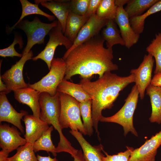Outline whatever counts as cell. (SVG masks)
<instances>
[{
	"label": "cell",
	"instance_id": "1",
	"mask_svg": "<svg viewBox=\"0 0 161 161\" xmlns=\"http://www.w3.org/2000/svg\"><path fill=\"white\" fill-rule=\"evenodd\" d=\"M104 41L98 34L64 54L62 58L66 64L64 79L70 80L77 75L81 78L91 79L94 75L100 78L106 72L117 70L118 66L112 61V48H105Z\"/></svg>",
	"mask_w": 161,
	"mask_h": 161
},
{
	"label": "cell",
	"instance_id": "2",
	"mask_svg": "<svg viewBox=\"0 0 161 161\" xmlns=\"http://www.w3.org/2000/svg\"><path fill=\"white\" fill-rule=\"evenodd\" d=\"M135 82L134 75L122 77L111 72H105L102 77L92 81L90 79L82 78L79 84L92 98V114L93 127L100 138L98 129L102 112L110 109L120 95V92L130 84Z\"/></svg>",
	"mask_w": 161,
	"mask_h": 161
},
{
	"label": "cell",
	"instance_id": "3",
	"mask_svg": "<svg viewBox=\"0 0 161 161\" xmlns=\"http://www.w3.org/2000/svg\"><path fill=\"white\" fill-rule=\"evenodd\" d=\"M39 102L40 119L49 125H51L59 133L60 138L56 147L57 153L64 152L73 156L78 150L72 146L71 143L64 136L60 125L61 105L59 92H57L53 96L46 92H41Z\"/></svg>",
	"mask_w": 161,
	"mask_h": 161
},
{
	"label": "cell",
	"instance_id": "4",
	"mask_svg": "<svg viewBox=\"0 0 161 161\" xmlns=\"http://www.w3.org/2000/svg\"><path fill=\"white\" fill-rule=\"evenodd\" d=\"M139 94L137 86L132 87L130 93L125 100V103L121 109L112 116H103L100 121L117 123L123 127L124 135L126 136L129 132L136 137L138 134L134 127L133 117L138 100Z\"/></svg>",
	"mask_w": 161,
	"mask_h": 161
},
{
	"label": "cell",
	"instance_id": "5",
	"mask_svg": "<svg viewBox=\"0 0 161 161\" xmlns=\"http://www.w3.org/2000/svg\"><path fill=\"white\" fill-rule=\"evenodd\" d=\"M60 101L59 123L62 130L69 128L87 134L81 118L80 103L66 94L59 92Z\"/></svg>",
	"mask_w": 161,
	"mask_h": 161
},
{
	"label": "cell",
	"instance_id": "6",
	"mask_svg": "<svg viewBox=\"0 0 161 161\" xmlns=\"http://www.w3.org/2000/svg\"><path fill=\"white\" fill-rule=\"evenodd\" d=\"M58 21L54 20L50 23H44L37 17L32 21L22 20L15 27L23 30L25 33L27 42L22 54L28 53L34 45L44 44L45 38L52 28L57 25Z\"/></svg>",
	"mask_w": 161,
	"mask_h": 161
},
{
	"label": "cell",
	"instance_id": "7",
	"mask_svg": "<svg viewBox=\"0 0 161 161\" xmlns=\"http://www.w3.org/2000/svg\"><path fill=\"white\" fill-rule=\"evenodd\" d=\"M66 70V64L62 58H54L48 73L38 82L29 84L28 86L41 93L46 92L51 96L57 92L58 86L64 79Z\"/></svg>",
	"mask_w": 161,
	"mask_h": 161
},
{
	"label": "cell",
	"instance_id": "8",
	"mask_svg": "<svg viewBox=\"0 0 161 161\" xmlns=\"http://www.w3.org/2000/svg\"><path fill=\"white\" fill-rule=\"evenodd\" d=\"M48 35L49 40L44 49L37 56L32 57V59L33 61L38 59L43 60L47 64L49 70L57 47L59 45H64L67 50L72 46L73 43L64 36L58 21L57 25L51 29Z\"/></svg>",
	"mask_w": 161,
	"mask_h": 161
},
{
	"label": "cell",
	"instance_id": "9",
	"mask_svg": "<svg viewBox=\"0 0 161 161\" xmlns=\"http://www.w3.org/2000/svg\"><path fill=\"white\" fill-rule=\"evenodd\" d=\"M22 55V57L18 61L1 75L2 80L7 88L11 91H14L29 86V84L24 81L23 71L26 62L32 59L33 53L31 50L28 53Z\"/></svg>",
	"mask_w": 161,
	"mask_h": 161
},
{
	"label": "cell",
	"instance_id": "10",
	"mask_svg": "<svg viewBox=\"0 0 161 161\" xmlns=\"http://www.w3.org/2000/svg\"><path fill=\"white\" fill-rule=\"evenodd\" d=\"M154 61V59L151 55H145L139 67L130 71L131 74L134 76V82L141 100L144 98L146 89L150 84Z\"/></svg>",
	"mask_w": 161,
	"mask_h": 161
},
{
	"label": "cell",
	"instance_id": "11",
	"mask_svg": "<svg viewBox=\"0 0 161 161\" xmlns=\"http://www.w3.org/2000/svg\"><path fill=\"white\" fill-rule=\"evenodd\" d=\"M16 126L10 127L6 123H0V147L2 150L7 154L17 149L19 147L27 143L25 138L21 136Z\"/></svg>",
	"mask_w": 161,
	"mask_h": 161
},
{
	"label": "cell",
	"instance_id": "12",
	"mask_svg": "<svg viewBox=\"0 0 161 161\" xmlns=\"http://www.w3.org/2000/svg\"><path fill=\"white\" fill-rule=\"evenodd\" d=\"M108 20L100 18L96 14L90 17L81 28L71 48L64 54H67L78 46L99 34Z\"/></svg>",
	"mask_w": 161,
	"mask_h": 161
},
{
	"label": "cell",
	"instance_id": "13",
	"mask_svg": "<svg viewBox=\"0 0 161 161\" xmlns=\"http://www.w3.org/2000/svg\"><path fill=\"white\" fill-rule=\"evenodd\" d=\"M161 145V130L147 140L141 146L131 152L129 161H155Z\"/></svg>",
	"mask_w": 161,
	"mask_h": 161
},
{
	"label": "cell",
	"instance_id": "14",
	"mask_svg": "<svg viewBox=\"0 0 161 161\" xmlns=\"http://www.w3.org/2000/svg\"><path fill=\"white\" fill-rule=\"evenodd\" d=\"M28 114L27 111L22 110L17 112L9 102L6 95L3 92L0 93V123L6 122L13 124L24 134V128L21 124V120L23 117Z\"/></svg>",
	"mask_w": 161,
	"mask_h": 161
},
{
	"label": "cell",
	"instance_id": "15",
	"mask_svg": "<svg viewBox=\"0 0 161 161\" xmlns=\"http://www.w3.org/2000/svg\"><path fill=\"white\" fill-rule=\"evenodd\" d=\"M114 21L119 27L125 46L129 49L130 48L138 42L140 35L136 33L132 29L129 18L123 6L117 7Z\"/></svg>",
	"mask_w": 161,
	"mask_h": 161
},
{
	"label": "cell",
	"instance_id": "16",
	"mask_svg": "<svg viewBox=\"0 0 161 161\" xmlns=\"http://www.w3.org/2000/svg\"><path fill=\"white\" fill-rule=\"evenodd\" d=\"M13 92L15 99L19 103L28 106L32 110L33 115L40 119L39 99L41 92L29 86Z\"/></svg>",
	"mask_w": 161,
	"mask_h": 161
},
{
	"label": "cell",
	"instance_id": "17",
	"mask_svg": "<svg viewBox=\"0 0 161 161\" xmlns=\"http://www.w3.org/2000/svg\"><path fill=\"white\" fill-rule=\"evenodd\" d=\"M70 0H36L35 4H40L49 10L56 17L64 33L67 19L70 11Z\"/></svg>",
	"mask_w": 161,
	"mask_h": 161
},
{
	"label": "cell",
	"instance_id": "18",
	"mask_svg": "<svg viewBox=\"0 0 161 161\" xmlns=\"http://www.w3.org/2000/svg\"><path fill=\"white\" fill-rule=\"evenodd\" d=\"M23 120L25 126L24 138L27 143L33 145L49 127L47 124L33 115L25 116Z\"/></svg>",
	"mask_w": 161,
	"mask_h": 161
},
{
	"label": "cell",
	"instance_id": "19",
	"mask_svg": "<svg viewBox=\"0 0 161 161\" xmlns=\"http://www.w3.org/2000/svg\"><path fill=\"white\" fill-rule=\"evenodd\" d=\"M69 132L80 145L85 161H102V157L104 155L101 152L103 150V146L102 144L92 146L78 131L71 130Z\"/></svg>",
	"mask_w": 161,
	"mask_h": 161
},
{
	"label": "cell",
	"instance_id": "20",
	"mask_svg": "<svg viewBox=\"0 0 161 161\" xmlns=\"http://www.w3.org/2000/svg\"><path fill=\"white\" fill-rule=\"evenodd\" d=\"M150 97L152 111L149 120L151 123L161 124V87L150 84L146 89Z\"/></svg>",
	"mask_w": 161,
	"mask_h": 161
},
{
	"label": "cell",
	"instance_id": "21",
	"mask_svg": "<svg viewBox=\"0 0 161 161\" xmlns=\"http://www.w3.org/2000/svg\"><path fill=\"white\" fill-rule=\"evenodd\" d=\"M89 18L86 15H78L70 11L66 20L64 36L73 43L80 30Z\"/></svg>",
	"mask_w": 161,
	"mask_h": 161
},
{
	"label": "cell",
	"instance_id": "22",
	"mask_svg": "<svg viewBox=\"0 0 161 161\" xmlns=\"http://www.w3.org/2000/svg\"><path fill=\"white\" fill-rule=\"evenodd\" d=\"M114 20H108L101 31V36L105 41L107 48H112L116 44L125 46V43Z\"/></svg>",
	"mask_w": 161,
	"mask_h": 161
},
{
	"label": "cell",
	"instance_id": "23",
	"mask_svg": "<svg viewBox=\"0 0 161 161\" xmlns=\"http://www.w3.org/2000/svg\"><path fill=\"white\" fill-rule=\"evenodd\" d=\"M57 91L72 97L79 103L92 99L91 97L79 84L69 82L64 79L58 85Z\"/></svg>",
	"mask_w": 161,
	"mask_h": 161
},
{
	"label": "cell",
	"instance_id": "24",
	"mask_svg": "<svg viewBox=\"0 0 161 161\" xmlns=\"http://www.w3.org/2000/svg\"><path fill=\"white\" fill-rule=\"evenodd\" d=\"M161 10V0H158L145 13L140 16L129 18L130 24L133 30L136 33L140 35L143 31L146 18Z\"/></svg>",
	"mask_w": 161,
	"mask_h": 161
},
{
	"label": "cell",
	"instance_id": "25",
	"mask_svg": "<svg viewBox=\"0 0 161 161\" xmlns=\"http://www.w3.org/2000/svg\"><path fill=\"white\" fill-rule=\"evenodd\" d=\"M22 11L20 17L16 24L11 27L8 28V32H11L15 26L26 16L32 14H38L44 16L48 18L49 21H54L55 16L51 15L43 11L38 7L39 4H33L27 0H20Z\"/></svg>",
	"mask_w": 161,
	"mask_h": 161
},
{
	"label": "cell",
	"instance_id": "26",
	"mask_svg": "<svg viewBox=\"0 0 161 161\" xmlns=\"http://www.w3.org/2000/svg\"><path fill=\"white\" fill-rule=\"evenodd\" d=\"M158 0H130L124 8L129 18L140 16Z\"/></svg>",
	"mask_w": 161,
	"mask_h": 161
},
{
	"label": "cell",
	"instance_id": "27",
	"mask_svg": "<svg viewBox=\"0 0 161 161\" xmlns=\"http://www.w3.org/2000/svg\"><path fill=\"white\" fill-rule=\"evenodd\" d=\"M53 129L51 126L37 140L33 145V149L35 152L41 150L51 152L54 156H57L56 147L53 145L51 140V134Z\"/></svg>",
	"mask_w": 161,
	"mask_h": 161
},
{
	"label": "cell",
	"instance_id": "28",
	"mask_svg": "<svg viewBox=\"0 0 161 161\" xmlns=\"http://www.w3.org/2000/svg\"><path fill=\"white\" fill-rule=\"evenodd\" d=\"M81 115L86 134L90 136L93 132V124L92 114V99L80 103Z\"/></svg>",
	"mask_w": 161,
	"mask_h": 161
},
{
	"label": "cell",
	"instance_id": "29",
	"mask_svg": "<svg viewBox=\"0 0 161 161\" xmlns=\"http://www.w3.org/2000/svg\"><path fill=\"white\" fill-rule=\"evenodd\" d=\"M148 54L151 55L154 58L156 67L154 74L161 72V33L156 34L155 38L153 39L146 49Z\"/></svg>",
	"mask_w": 161,
	"mask_h": 161
},
{
	"label": "cell",
	"instance_id": "30",
	"mask_svg": "<svg viewBox=\"0 0 161 161\" xmlns=\"http://www.w3.org/2000/svg\"><path fill=\"white\" fill-rule=\"evenodd\" d=\"M117 6L114 3V0H101L96 13L99 18L105 19H115Z\"/></svg>",
	"mask_w": 161,
	"mask_h": 161
},
{
	"label": "cell",
	"instance_id": "31",
	"mask_svg": "<svg viewBox=\"0 0 161 161\" xmlns=\"http://www.w3.org/2000/svg\"><path fill=\"white\" fill-rule=\"evenodd\" d=\"M16 153L8 157L10 161H38L33 149V145L27 143L17 149Z\"/></svg>",
	"mask_w": 161,
	"mask_h": 161
},
{
	"label": "cell",
	"instance_id": "32",
	"mask_svg": "<svg viewBox=\"0 0 161 161\" xmlns=\"http://www.w3.org/2000/svg\"><path fill=\"white\" fill-rule=\"evenodd\" d=\"M17 44H19L20 49L23 47V43L22 38L15 35L13 42L11 45L7 48L0 50V56L4 58L15 56L21 58L22 56V54L16 51L14 48L15 45Z\"/></svg>",
	"mask_w": 161,
	"mask_h": 161
},
{
	"label": "cell",
	"instance_id": "33",
	"mask_svg": "<svg viewBox=\"0 0 161 161\" xmlns=\"http://www.w3.org/2000/svg\"><path fill=\"white\" fill-rule=\"evenodd\" d=\"M90 0H71L70 1V11L82 16L86 15Z\"/></svg>",
	"mask_w": 161,
	"mask_h": 161
},
{
	"label": "cell",
	"instance_id": "34",
	"mask_svg": "<svg viewBox=\"0 0 161 161\" xmlns=\"http://www.w3.org/2000/svg\"><path fill=\"white\" fill-rule=\"evenodd\" d=\"M127 149L124 152H121L117 154L112 155H109L108 153L104 151H103L106 155L102 157V161H129L131 152L134 148L126 146Z\"/></svg>",
	"mask_w": 161,
	"mask_h": 161
},
{
	"label": "cell",
	"instance_id": "35",
	"mask_svg": "<svg viewBox=\"0 0 161 161\" xmlns=\"http://www.w3.org/2000/svg\"><path fill=\"white\" fill-rule=\"evenodd\" d=\"M101 0H90V2L86 16L90 18L92 15L96 14Z\"/></svg>",
	"mask_w": 161,
	"mask_h": 161
},
{
	"label": "cell",
	"instance_id": "36",
	"mask_svg": "<svg viewBox=\"0 0 161 161\" xmlns=\"http://www.w3.org/2000/svg\"><path fill=\"white\" fill-rule=\"evenodd\" d=\"M150 84L155 86L161 87V72L155 74L151 79Z\"/></svg>",
	"mask_w": 161,
	"mask_h": 161
},
{
	"label": "cell",
	"instance_id": "37",
	"mask_svg": "<svg viewBox=\"0 0 161 161\" xmlns=\"http://www.w3.org/2000/svg\"><path fill=\"white\" fill-rule=\"evenodd\" d=\"M0 92H3L5 94H8L11 92L7 88L6 85L1 79L0 75Z\"/></svg>",
	"mask_w": 161,
	"mask_h": 161
},
{
	"label": "cell",
	"instance_id": "38",
	"mask_svg": "<svg viewBox=\"0 0 161 161\" xmlns=\"http://www.w3.org/2000/svg\"><path fill=\"white\" fill-rule=\"evenodd\" d=\"M37 157L38 161H58L56 157L52 158L50 157L49 155L47 157H44L38 154Z\"/></svg>",
	"mask_w": 161,
	"mask_h": 161
},
{
	"label": "cell",
	"instance_id": "39",
	"mask_svg": "<svg viewBox=\"0 0 161 161\" xmlns=\"http://www.w3.org/2000/svg\"><path fill=\"white\" fill-rule=\"evenodd\" d=\"M73 158L74 161H85L83 153L81 149L78 150L77 154Z\"/></svg>",
	"mask_w": 161,
	"mask_h": 161
},
{
	"label": "cell",
	"instance_id": "40",
	"mask_svg": "<svg viewBox=\"0 0 161 161\" xmlns=\"http://www.w3.org/2000/svg\"><path fill=\"white\" fill-rule=\"evenodd\" d=\"M9 154L1 150L0 151V161H10L8 157Z\"/></svg>",
	"mask_w": 161,
	"mask_h": 161
},
{
	"label": "cell",
	"instance_id": "41",
	"mask_svg": "<svg viewBox=\"0 0 161 161\" xmlns=\"http://www.w3.org/2000/svg\"><path fill=\"white\" fill-rule=\"evenodd\" d=\"M129 0H114V3L117 7L123 6L124 5L127 3Z\"/></svg>",
	"mask_w": 161,
	"mask_h": 161
}]
</instances>
